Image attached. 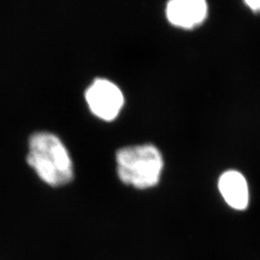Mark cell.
<instances>
[{
  "label": "cell",
  "instance_id": "277c9868",
  "mask_svg": "<svg viewBox=\"0 0 260 260\" xmlns=\"http://www.w3.org/2000/svg\"><path fill=\"white\" fill-rule=\"evenodd\" d=\"M207 11L205 0H174L168 3L166 16L173 25L192 29L205 21Z\"/></svg>",
  "mask_w": 260,
  "mask_h": 260
},
{
  "label": "cell",
  "instance_id": "8992f818",
  "mask_svg": "<svg viewBox=\"0 0 260 260\" xmlns=\"http://www.w3.org/2000/svg\"><path fill=\"white\" fill-rule=\"evenodd\" d=\"M246 5L254 13H260V0H253V1H246Z\"/></svg>",
  "mask_w": 260,
  "mask_h": 260
},
{
  "label": "cell",
  "instance_id": "5b68a950",
  "mask_svg": "<svg viewBox=\"0 0 260 260\" xmlns=\"http://www.w3.org/2000/svg\"><path fill=\"white\" fill-rule=\"evenodd\" d=\"M219 190L224 202L235 210H245L250 202L246 178L237 171H228L219 179Z\"/></svg>",
  "mask_w": 260,
  "mask_h": 260
},
{
  "label": "cell",
  "instance_id": "6da1fadb",
  "mask_svg": "<svg viewBox=\"0 0 260 260\" xmlns=\"http://www.w3.org/2000/svg\"><path fill=\"white\" fill-rule=\"evenodd\" d=\"M26 161L47 185H66L74 179L70 153L63 142L52 133L37 132L30 137Z\"/></svg>",
  "mask_w": 260,
  "mask_h": 260
},
{
  "label": "cell",
  "instance_id": "7a4b0ae2",
  "mask_svg": "<svg viewBox=\"0 0 260 260\" xmlns=\"http://www.w3.org/2000/svg\"><path fill=\"white\" fill-rule=\"evenodd\" d=\"M118 176L121 181L137 189L156 185L163 171V158L153 145L131 146L116 154Z\"/></svg>",
  "mask_w": 260,
  "mask_h": 260
},
{
  "label": "cell",
  "instance_id": "3957f363",
  "mask_svg": "<svg viewBox=\"0 0 260 260\" xmlns=\"http://www.w3.org/2000/svg\"><path fill=\"white\" fill-rule=\"evenodd\" d=\"M85 99L93 115L103 121L115 120L121 110L124 98L120 88L107 79H95L85 93Z\"/></svg>",
  "mask_w": 260,
  "mask_h": 260
}]
</instances>
